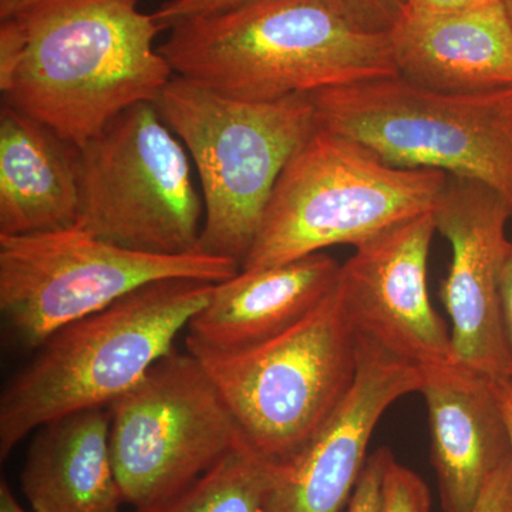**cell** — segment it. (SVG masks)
<instances>
[{"mask_svg": "<svg viewBox=\"0 0 512 512\" xmlns=\"http://www.w3.org/2000/svg\"><path fill=\"white\" fill-rule=\"evenodd\" d=\"M138 0H37L0 20L2 103L82 147L174 77Z\"/></svg>", "mask_w": 512, "mask_h": 512, "instance_id": "1", "label": "cell"}, {"mask_svg": "<svg viewBox=\"0 0 512 512\" xmlns=\"http://www.w3.org/2000/svg\"><path fill=\"white\" fill-rule=\"evenodd\" d=\"M158 50L175 76L244 101L399 74L389 33L360 28L338 0H248L178 23Z\"/></svg>", "mask_w": 512, "mask_h": 512, "instance_id": "2", "label": "cell"}, {"mask_svg": "<svg viewBox=\"0 0 512 512\" xmlns=\"http://www.w3.org/2000/svg\"><path fill=\"white\" fill-rule=\"evenodd\" d=\"M214 282L160 279L56 330L0 396V458L43 424L109 407L161 357L211 298Z\"/></svg>", "mask_w": 512, "mask_h": 512, "instance_id": "3", "label": "cell"}, {"mask_svg": "<svg viewBox=\"0 0 512 512\" xmlns=\"http://www.w3.org/2000/svg\"><path fill=\"white\" fill-rule=\"evenodd\" d=\"M154 104L200 175L198 252L242 265L282 171L319 127L311 96L237 100L174 74Z\"/></svg>", "mask_w": 512, "mask_h": 512, "instance_id": "4", "label": "cell"}, {"mask_svg": "<svg viewBox=\"0 0 512 512\" xmlns=\"http://www.w3.org/2000/svg\"><path fill=\"white\" fill-rule=\"evenodd\" d=\"M448 175L384 163L367 148L316 128L286 164L241 269L286 264L357 245L433 212Z\"/></svg>", "mask_w": 512, "mask_h": 512, "instance_id": "5", "label": "cell"}, {"mask_svg": "<svg viewBox=\"0 0 512 512\" xmlns=\"http://www.w3.org/2000/svg\"><path fill=\"white\" fill-rule=\"evenodd\" d=\"M309 96L320 128L393 167L480 181L503 198L512 218V87L439 93L397 74Z\"/></svg>", "mask_w": 512, "mask_h": 512, "instance_id": "6", "label": "cell"}, {"mask_svg": "<svg viewBox=\"0 0 512 512\" xmlns=\"http://www.w3.org/2000/svg\"><path fill=\"white\" fill-rule=\"evenodd\" d=\"M192 355L217 384L249 450L281 464L352 389L359 336L335 286L309 315L262 345L231 355Z\"/></svg>", "mask_w": 512, "mask_h": 512, "instance_id": "7", "label": "cell"}, {"mask_svg": "<svg viewBox=\"0 0 512 512\" xmlns=\"http://www.w3.org/2000/svg\"><path fill=\"white\" fill-rule=\"evenodd\" d=\"M80 150L77 228L143 254L198 252L204 201L188 151L156 104L123 111Z\"/></svg>", "mask_w": 512, "mask_h": 512, "instance_id": "8", "label": "cell"}, {"mask_svg": "<svg viewBox=\"0 0 512 512\" xmlns=\"http://www.w3.org/2000/svg\"><path fill=\"white\" fill-rule=\"evenodd\" d=\"M231 259L194 252L153 255L117 247L73 227L0 235V313L15 345L35 350L56 330L160 279L227 281Z\"/></svg>", "mask_w": 512, "mask_h": 512, "instance_id": "9", "label": "cell"}, {"mask_svg": "<svg viewBox=\"0 0 512 512\" xmlns=\"http://www.w3.org/2000/svg\"><path fill=\"white\" fill-rule=\"evenodd\" d=\"M109 412L114 470L134 510L173 497L247 446L217 384L188 350L161 357Z\"/></svg>", "mask_w": 512, "mask_h": 512, "instance_id": "10", "label": "cell"}, {"mask_svg": "<svg viewBox=\"0 0 512 512\" xmlns=\"http://www.w3.org/2000/svg\"><path fill=\"white\" fill-rule=\"evenodd\" d=\"M433 212L384 229L340 265L338 291L357 336L420 367L453 362L451 333L427 289Z\"/></svg>", "mask_w": 512, "mask_h": 512, "instance_id": "11", "label": "cell"}, {"mask_svg": "<svg viewBox=\"0 0 512 512\" xmlns=\"http://www.w3.org/2000/svg\"><path fill=\"white\" fill-rule=\"evenodd\" d=\"M433 217L436 231L451 245L440 298L451 319L454 362L495 382L512 380L500 289L511 212L487 185L448 175Z\"/></svg>", "mask_w": 512, "mask_h": 512, "instance_id": "12", "label": "cell"}, {"mask_svg": "<svg viewBox=\"0 0 512 512\" xmlns=\"http://www.w3.org/2000/svg\"><path fill=\"white\" fill-rule=\"evenodd\" d=\"M424 372L359 338L352 389L292 458L278 464L268 512H340L367 461V447L384 412L404 394L420 392Z\"/></svg>", "mask_w": 512, "mask_h": 512, "instance_id": "13", "label": "cell"}, {"mask_svg": "<svg viewBox=\"0 0 512 512\" xmlns=\"http://www.w3.org/2000/svg\"><path fill=\"white\" fill-rule=\"evenodd\" d=\"M423 372L441 505L444 512H471L488 478L512 456L497 382L454 360Z\"/></svg>", "mask_w": 512, "mask_h": 512, "instance_id": "14", "label": "cell"}, {"mask_svg": "<svg viewBox=\"0 0 512 512\" xmlns=\"http://www.w3.org/2000/svg\"><path fill=\"white\" fill-rule=\"evenodd\" d=\"M399 76L434 92L512 87V23L505 2L423 12L406 8L389 30Z\"/></svg>", "mask_w": 512, "mask_h": 512, "instance_id": "15", "label": "cell"}, {"mask_svg": "<svg viewBox=\"0 0 512 512\" xmlns=\"http://www.w3.org/2000/svg\"><path fill=\"white\" fill-rule=\"evenodd\" d=\"M340 264L318 252L259 269H241L214 285L187 326L191 353L231 355L276 338L309 315L338 284Z\"/></svg>", "mask_w": 512, "mask_h": 512, "instance_id": "16", "label": "cell"}, {"mask_svg": "<svg viewBox=\"0 0 512 512\" xmlns=\"http://www.w3.org/2000/svg\"><path fill=\"white\" fill-rule=\"evenodd\" d=\"M82 150L2 103L0 107V235H30L77 225Z\"/></svg>", "mask_w": 512, "mask_h": 512, "instance_id": "17", "label": "cell"}, {"mask_svg": "<svg viewBox=\"0 0 512 512\" xmlns=\"http://www.w3.org/2000/svg\"><path fill=\"white\" fill-rule=\"evenodd\" d=\"M20 480L33 512H120L126 503L111 458L109 407L39 427Z\"/></svg>", "mask_w": 512, "mask_h": 512, "instance_id": "18", "label": "cell"}, {"mask_svg": "<svg viewBox=\"0 0 512 512\" xmlns=\"http://www.w3.org/2000/svg\"><path fill=\"white\" fill-rule=\"evenodd\" d=\"M276 467L244 446L180 493L134 512H268Z\"/></svg>", "mask_w": 512, "mask_h": 512, "instance_id": "19", "label": "cell"}, {"mask_svg": "<svg viewBox=\"0 0 512 512\" xmlns=\"http://www.w3.org/2000/svg\"><path fill=\"white\" fill-rule=\"evenodd\" d=\"M430 507V490L423 478L392 454L384 473L380 512H430Z\"/></svg>", "mask_w": 512, "mask_h": 512, "instance_id": "20", "label": "cell"}, {"mask_svg": "<svg viewBox=\"0 0 512 512\" xmlns=\"http://www.w3.org/2000/svg\"><path fill=\"white\" fill-rule=\"evenodd\" d=\"M390 456L389 448L382 447L367 457L346 512H380L384 473Z\"/></svg>", "mask_w": 512, "mask_h": 512, "instance_id": "21", "label": "cell"}, {"mask_svg": "<svg viewBox=\"0 0 512 512\" xmlns=\"http://www.w3.org/2000/svg\"><path fill=\"white\" fill-rule=\"evenodd\" d=\"M338 2L356 25L373 33L389 32L407 8V0H338Z\"/></svg>", "mask_w": 512, "mask_h": 512, "instance_id": "22", "label": "cell"}, {"mask_svg": "<svg viewBox=\"0 0 512 512\" xmlns=\"http://www.w3.org/2000/svg\"><path fill=\"white\" fill-rule=\"evenodd\" d=\"M248 0H167L153 13L161 30H170L185 20L214 15Z\"/></svg>", "mask_w": 512, "mask_h": 512, "instance_id": "23", "label": "cell"}, {"mask_svg": "<svg viewBox=\"0 0 512 512\" xmlns=\"http://www.w3.org/2000/svg\"><path fill=\"white\" fill-rule=\"evenodd\" d=\"M471 512H512V456L488 478Z\"/></svg>", "mask_w": 512, "mask_h": 512, "instance_id": "24", "label": "cell"}, {"mask_svg": "<svg viewBox=\"0 0 512 512\" xmlns=\"http://www.w3.org/2000/svg\"><path fill=\"white\" fill-rule=\"evenodd\" d=\"M500 289L505 335H507L512 356V242L508 247L507 255H505Z\"/></svg>", "mask_w": 512, "mask_h": 512, "instance_id": "25", "label": "cell"}, {"mask_svg": "<svg viewBox=\"0 0 512 512\" xmlns=\"http://www.w3.org/2000/svg\"><path fill=\"white\" fill-rule=\"evenodd\" d=\"M494 2H504V0H407V8L423 10V12H448V10L476 8V6Z\"/></svg>", "mask_w": 512, "mask_h": 512, "instance_id": "26", "label": "cell"}, {"mask_svg": "<svg viewBox=\"0 0 512 512\" xmlns=\"http://www.w3.org/2000/svg\"><path fill=\"white\" fill-rule=\"evenodd\" d=\"M495 387H497L505 421H507L508 431H510L512 446V380H501V382L495 383Z\"/></svg>", "mask_w": 512, "mask_h": 512, "instance_id": "27", "label": "cell"}, {"mask_svg": "<svg viewBox=\"0 0 512 512\" xmlns=\"http://www.w3.org/2000/svg\"><path fill=\"white\" fill-rule=\"evenodd\" d=\"M0 512H28L16 500L8 481H0Z\"/></svg>", "mask_w": 512, "mask_h": 512, "instance_id": "28", "label": "cell"}, {"mask_svg": "<svg viewBox=\"0 0 512 512\" xmlns=\"http://www.w3.org/2000/svg\"><path fill=\"white\" fill-rule=\"evenodd\" d=\"M37 0H0V20L8 19L10 16L16 15Z\"/></svg>", "mask_w": 512, "mask_h": 512, "instance_id": "29", "label": "cell"}, {"mask_svg": "<svg viewBox=\"0 0 512 512\" xmlns=\"http://www.w3.org/2000/svg\"><path fill=\"white\" fill-rule=\"evenodd\" d=\"M505 6H507L508 15H510L511 23H512V0H504Z\"/></svg>", "mask_w": 512, "mask_h": 512, "instance_id": "30", "label": "cell"}]
</instances>
